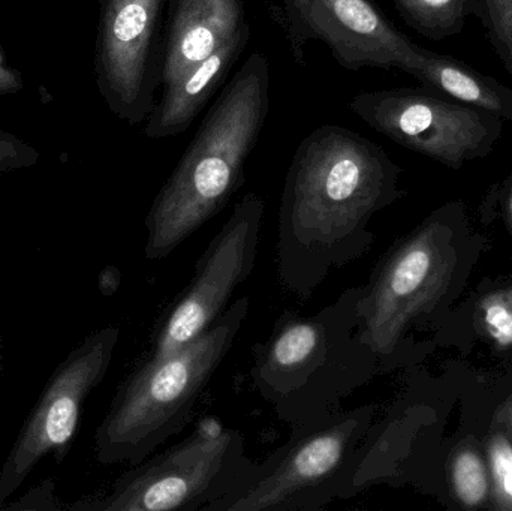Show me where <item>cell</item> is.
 Segmentation results:
<instances>
[{
	"label": "cell",
	"mask_w": 512,
	"mask_h": 511,
	"mask_svg": "<svg viewBox=\"0 0 512 511\" xmlns=\"http://www.w3.org/2000/svg\"><path fill=\"white\" fill-rule=\"evenodd\" d=\"M402 168L352 129L322 125L292 155L277 218V276L307 300L325 279L363 257L376 213L403 195Z\"/></svg>",
	"instance_id": "cell-1"
},
{
	"label": "cell",
	"mask_w": 512,
	"mask_h": 511,
	"mask_svg": "<svg viewBox=\"0 0 512 511\" xmlns=\"http://www.w3.org/2000/svg\"><path fill=\"white\" fill-rule=\"evenodd\" d=\"M270 80L267 57L255 51L225 84L147 212V260H165L242 188L270 111Z\"/></svg>",
	"instance_id": "cell-2"
},
{
	"label": "cell",
	"mask_w": 512,
	"mask_h": 511,
	"mask_svg": "<svg viewBox=\"0 0 512 511\" xmlns=\"http://www.w3.org/2000/svg\"><path fill=\"white\" fill-rule=\"evenodd\" d=\"M361 287L348 288L309 317L285 311L256 345V392L291 428L324 419L378 374V357L358 336Z\"/></svg>",
	"instance_id": "cell-3"
},
{
	"label": "cell",
	"mask_w": 512,
	"mask_h": 511,
	"mask_svg": "<svg viewBox=\"0 0 512 511\" xmlns=\"http://www.w3.org/2000/svg\"><path fill=\"white\" fill-rule=\"evenodd\" d=\"M234 300L194 341L174 353L147 357L123 381L95 434L104 465L140 464L191 422L198 399L233 348L249 312Z\"/></svg>",
	"instance_id": "cell-4"
},
{
	"label": "cell",
	"mask_w": 512,
	"mask_h": 511,
	"mask_svg": "<svg viewBox=\"0 0 512 511\" xmlns=\"http://www.w3.org/2000/svg\"><path fill=\"white\" fill-rule=\"evenodd\" d=\"M373 405L292 428L291 437L206 511H316L363 491L364 444Z\"/></svg>",
	"instance_id": "cell-5"
},
{
	"label": "cell",
	"mask_w": 512,
	"mask_h": 511,
	"mask_svg": "<svg viewBox=\"0 0 512 511\" xmlns=\"http://www.w3.org/2000/svg\"><path fill=\"white\" fill-rule=\"evenodd\" d=\"M451 207L438 210L382 257L361 287L358 336L388 368L412 326L423 320L453 285L459 254Z\"/></svg>",
	"instance_id": "cell-6"
},
{
	"label": "cell",
	"mask_w": 512,
	"mask_h": 511,
	"mask_svg": "<svg viewBox=\"0 0 512 511\" xmlns=\"http://www.w3.org/2000/svg\"><path fill=\"white\" fill-rule=\"evenodd\" d=\"M254 464L239 431L206 420L176 446L131 467L110 491L66 509L206 511L227 495Z\"/></svg>",
	"instance_id": "cell-7"
},
{
	"label": "cell",
	"mask_w": 512,
	"mask_h": 511,
	"mask_svg": "<svg viewBox=\"0 0 512 511\" xmlns=\"http://www.w3.org/2000/svg\"><path fill=\"white\" fill-rule=\"evenodd\" d=\"M348 107L384 137L453 170L489 156L504 135L501 117L426 86L361 92Z\"/></svg>",
	"instance_id": "cell-8"
},
{
	"label": "cell",
	"mask_w": 512,
	"mask_h": 511,
	"mask_svg": "<svg viewBox=\"0 0 512 511\" xmlns=\"http://www.w3.org/2000/svg\"><path fill=\"white\" fill-rule=\"evenodd\" d=\"M119 338V327L96 330L57 366L3 462L0 510L44 456L54 455L59 464L65 458L80 426L84 402L104 381Z\"/></svg>",
	"instance_id": "cell-9"
},
{
	"label": "cell",
	"mask_w": 512,
	"mask_h": 511,
	"mask_svg": "<svg viewBox=\"0 0 512 511\" xmlns=\"http://www.w3.org/2000/svg\"><path fill=\"white\" fill-rule=\"evenodd\" d=\"M270 6L289 53L304 65L310 42L327 45L342 68L400 69L417 65L423 47L400 32L373 0H279Z\"/></svg>",
	"instance_id": "cell-10"
},
{
	"label": "cell",
	"mask_w": 512,
	"mask_h": 511,
	"mask_svg": "<svg viewBox=\"0 0 512 511\" xmlns=\"http://www.w3.org/2000/svg\"><path fill=\"white\" fill-rule=\"evenodd\" d=\"M168 0H99L95 81L108 110L129 126L146 122L161 86Z\"/></svg>",
	"instance_id": "cell-11"
},
{
	"label": "cell",
	"mask_w": 512,
	"mask_h": 511,
	"mask_svg": "<svg viewBox=\"0 0 512 511\" xmlns=\"http://www.w3.org/2000/svg\"><path fill=\"white\" fill-rule=\"evenodd\" d=\"M265 203L249 192L207 245L189 282L153 336L149 357L174 353L203 335L254 272Z\"/></svg>",
	"instance_id": "cell-12"
},
{
	"label": "cell",
	"mask_w": 512,
	"mask_h": 511,
	"mask_svg": "<svg viewBox=\"0 0 512 511\" xmlns=\"http://www.w3.org/2000/svg\"><path fill=\"white\" fill-rule=\"evenodd\" d=\"M248 24L243 0H168L162 89L215 53Z\"/></svg>",
	"instance_id": "cell-13"
},
{
	"label": "cell",
	"mask_w": 512,
	"mask_h": 511,
	"mask_svg": "<svg viewBox=\"0 0 512 511\" xmlns=\"http://www.w3.org/2000/svg\"><path fill=\"white\" fill-rule=\"evenodd\" d=\"M249 39L248 23L215 53L165 87L162 98L147 117L144 134L150 140H165L188 131L245 53Z\"/></svg>",
	"instance_id": "cell-14"
},
{
	"label": "cell",
	"mask_w": 512,
	"mask_h": 511,
	"mask_svg": "<svg viewBox=\"0 0 512 511\" xmlns=\"http://www.w3.org/2000/svg\"><path fill=\"white\" fill-rule=\"evenodd\" d=\"M406 74L447 98L462 102L478 110L489 111L512 122V90L496 80L472 68L463 60L447 54L433 53L423 47L421 57Z\"/></svg>",
	"instance_id": "cell-15"
},
{
	"label": "cell",
	"mask_w": 512,
	"mask_h": 511,
	"mask_svg": "<svg viewBox=\"0 0 512 511\" xmlns=\"http://www.w3.org/2000/svg\"><path fill=\"white\" fill-rule=\"evenodd\" d=\"M406 26L430 41L460 35L475 15V0H393Z\"/></svg>",
	"instance_id": "cell-16"
},
{
	"label": "cell",
	"mask_w": 512,
	"mask_h": 511,
	"mask_svg": "<svg viewBox=\"0 0 512 511\" xmlns=\"http://www.w3.org/2000/svg\"><path fill=\"white\" fill-rule=\"evenodd\" d=\"M451 482L457 500L468 509L483 506L489 500L492 488L489 467L471 447H463L454 455Z\"/></svg>",
	"instance_id": "cell-17"
},
{
	"label": "cell",
	"mask_w": 512,
	"mask_h": 511,
	"mask_svg": "<svg viewBox=\"0 0 512 511\" xmlns=\"http://www.w3.org/2000/svg\"><path fill=\"white\" fill-rule=\"evenodd\" d=\"M475 15L512 77V0H475Z\"/></svg>",
	"instance_id": "cell-18"
},
{
	"label": "cell",
	"mask_w": 512,
	"mask_h": 511,
	"mask_svg": "<svg viewBox=\"0 0 512 511\" xmlns=\"http://www.w3.org/2000/svg\"><path fill=\"white\" fill-rule=\"evenodd\" d=\"M477 312L481 332L498 347H512V285L487 294Z\"/></svg>",
	"instance_id": "cell-19"
},
{
	"label": "cell",
	"mask_w": 512,
	"mask_h": 511,
	"mask_svg": "<svg viewBox=\"0 0 512 511\" xmlns=\"http://www.w3.org/2000/svg\"><path fill=\"white\" fill-rule=\"evenodd\" d=\"M487 455L496 504L512 510V444L504 434H495L490 438Z\"/></svg>",
	"instance_id": "cell-20"
},
{
	"label": "cell",
	"mask_w": 512,
	"mask_h": 511,
	"mask_svg": "<svg viewBox=\"0 0 512 511\" xmlns=\"http://www.w3.org/2000/svg\"><path fill=\"white\" fill-rule=\"evenodd\" d=\"M41 153L12 132L0 129V174L26 170L38 164Z\"/></svg>",
	"instance_id": "cell-21"
},
{
	"label": "cell",
	"mask_w": 512,
	"mask_h": 511,
	"mask_svg": "<svg viewBox=\"0 0 512 511\" xmlns=\"http://www.w3.org/2000/svg\"><path fill=\"white\" fill-rule=\"evenodd\" d=\"M62 510L57 498L54 497L53 480H45L41 486L30 491L26 497L21 498V501L15 504H6L3 510Z\"/></svg>",
	"instance_id": "cell-22"
},
{
	"label": "cell",
	"mask_w": 512,
	"mask_h": 511,
	"mask_svg": "<svg viewBox=\"0 0 512 511\" xmlns=\"http://www.w3.org/2000/svg\"><path fill=\"white\" fill-rule=\"evenodd\" d=\"M24 89V78L18 69L12 68L6 60L0 45V96L14 95Z\"/></svg>",
	"instance_id": "cell-23"
},
{
	"label": "cell",
	"mask_w": 512,
	"mask_h": 511,
	"mask_svg": "<svg viewBox=\"0 0 512 511\" xmlns=\"http://www.w3.org/2000/svg\"><path fill=\"white\" fill-rule=\"evenodd\" d=\"M502 206H504L505 218L512 233V167L504 186H502Z\"/></svg>",
	"instance_id": "cell-24"
},
{
	"label": "cell",
	"mask_w": 512,
	"mask_h": 511,
	"mask_svg": "<svg viewBox=\"0 0 512 511\" xmlns=\"http://www.w3.org/2000/svg\"><path fill=\"white\" fill-rule=\"evenodd\" d=\"M3 374V339H2V326H0V377Z\"/></svg>",
	"instance_id": "cell-25"
},
{
	"label": "cell",
	"mask_w": 512,
	"mask_h": 511,
	"mask_svg": "<svg viewBox=\"0 0 512 511\" xmlns=\"http://www.w3.org/2000/svg\"><path fill=\"white\" fill-rule=\"evenodd\" d=\"M510 423H511V429H512V408H511V414H510Z\"/></svg>",
	"instance_id": "cell-26"
}]
</instances>
